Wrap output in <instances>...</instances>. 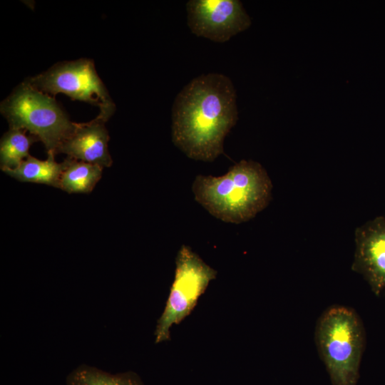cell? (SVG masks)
Returning a JSON list of instances; mask_svg holds the SVG:
<instances>
[{
    "label": "cell",
    "mask_w": 385,
    "mask_h": 385,
    "mask_svg": "<svg viewBox=\"0 0 385 385\" xmlns=\"http://www.w3.org/2000/svg\"><path fill=\"white\" fill-rule=\"evenodd\" d=\"M315 341L332 385H356L365 344L356 312L342 305L329 307L318 319Z\"/></svg>",
    "instance_id": "obj_3"
},
{
    "label": "cell",
    "mask_w": 385,
    "mask_h": 385,
    "mask_svg": "<svg viewBox=\"0 0 385 385\" xmlns=\"http://www.w3.org/2000/svg\"><path fill=\"white\" fill-rule=\"evenodd\" d=\"M55 154L48 153L45 160L29 155L18 167L3 171L21 182L45 184L56 188L60 186V179L64 168L63 162L55 160Z\"/></svg>",
    "instance_id": "obj_10"
},
{
    "label": "cell",
    "mask_w": 385,
    "mask_h": 385,
    "mask_svg": "<svg viewBox=\"0 0 385 385\" xmlns=\"http://www.w3.org/2000/svg\"><path fill=\"white\" fill-rule=\"evenodd\" d=\"M175 272L165 309L158 320L155 343L170 339V329L178 324L195 308L199 297L217 272L188 246L182 245L175 258Z\"/></svg>",
    "instance_id": "obj_5"
},
{
    "label": "cell",
    "mask_w": 385,
    "mask_h": 385,
    "mask_svg": "<svg viewBox=\"0 0 385 385\" xmlns=\"http://www.w3.org/2000/svg\"><path fill=\"white\" fill-rule=\"evenodd\" d=\"M1 112L11 129L29 131L44 144L47 153H58L64 140L76 128L55 98L22 83L1 104Z\"/></svg>",
    "instance_id": "obj_4"
},
{
    "label": "cell",
    "mask_w": 385,
    "mask_h": 385,
    "mask_svg": "<svg viewBox=\"0 0 385 385\" xmlns=\"http://www.w3.org/2000/svg\"><path fill=\"white\" fill-rule=\"evenodd\" d=\"M352 270L361 274L375 294L385 290V217H379L355 231Z\"/></svg>",
    "instance_id": "obj_8"
},
{
    "label": "cell",
    "mask_w": 385,
    "mask_h": 385,
    "mask_svg": "<svg viewBox=\"0 0 385 385\" xmlns=\"http://www.w3.org/2000/svg\"><path fill=\"white\" fill-rule=\"evenodd\" d=\"M66 385H143L140 377L128 371L111 374L95 367L81 365L66 378Z\"/></svg>",
    "instance_id": "obj_13"
},
{
    "label": "cell",
    "mask_w": 385,
    "mask_h": 385,
    "mask_svg": "<svg viewBox=\"0 0 385 385\" xmlns=\"http://www.w3.org/2000/svg\"><path fill=\"white\" fill-rule=\"evenodd\" d=\"M28 83L49 96L61 93L74 100L97 106L100 109L98 117L105 121L113 115L115 108L90 60L80 59L56 65L48 71L31 78Z\"/></svg>",
    "instance_id": "obj_6"
},
{
    "label": "cell",
    "mask_w": 385,
    "mask_h": 385,
    "mask_svg": "<svg viewBox=\"0 0 385 385\" xmlns=\"http://www.w3.org/2000/svg\"><path fill=\"white\" fill-rule=\"evenodd\" d=\"M63 163L59 188L68 193H89L101 178L100 165L68 157Z\"/></svg>",
    "instance_id": "obj_11"
},
{
    "label": "cell",
    "mask_w": 385,
    "mask_h": 385,
    "mask_svg": "<svg viewBox=\"0 0 385 385\" xmlns=\"http://www.w3.org/2000/svg\"><path fill=\"white\" fill-rule=\"evenodd\" d=\"M186 11L192 33L215 42H226L251 25L238 0H190Z\"/></svg>",
    "instance_id": "obj_7"
},
{
    "label": "cell",
    "mask_w": 385,
    "mask_h": 385,
    "mask_svg": "<svg viewBox=\"0 0 385 385\" xmlns=\"http://www.w3.org/2000/svg\"><path fill=\"white\" fill-rule=\"evenodd\" d=\"M272 184L257 162L242 160L220 176L198 175L192 190L195 200L226 222H247L263 210L272 197Z\"/></svg>",
    "instance_id": "obj_2"
},
{
    "label": "cell",
    "mask_w": 385,
    "mask_h": 385,
    "mask_svg": "<svg viewBox=\"0 0 385 385\" xmlns=\"http://www.w3.org/2000/svg\"><path fill=\"white\" fill-rule=\"evenodd\" d=\"M38 138L27 135L26 130L11 129L2 136L0 143V165L2 170L18 167L29 156V150Z\"/></svg>",
    "instance_id": "obj_12"
},
{
    "label": "cell",
    "mask_w": 385,
    "mask_h": 385,
    "mask_svg": "<svg viewBox=\"0 0 385 385\" xmlns=\"http://www.w3.org/2000/svg\"><path fill=\"white\" fill-rule=\"evenodd\" d=\"M238 119L230 78L210 73L193 78L172 108V139L188 158L212 162L224 153V140Z\"/></svg>",
    "instance_id": "obj_1"
},
{
    "label": "cell",
    "mask_w": 385,
    "mask_h": 385,
    "mask_svg": "<svg viewBox=\"0 0 385 385\" xmlns=\"http://www.w3.org/2000/svg\"><path fill=\"white\" fill-rule=\"evenodd\" d=\"M105 123L97 116L90 122L77 123L74 130L61 145L58 153L103 168L110 167L113 161L108 149L109 135Z\"/></svg>",
    "instance_id": "obj_9"
}]
</instances>
